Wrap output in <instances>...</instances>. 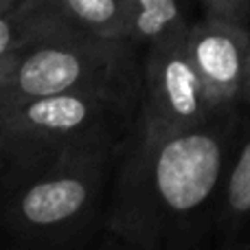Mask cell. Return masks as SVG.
Here are the masks:
<instances>
[{"label": "cell", "mask_w": 250, "mask_h": 250, "mask_svg": "<svg viewBox=\"0 0 250 250\" xmlns=\"http://www.w3.org/2000/svg\"><path fill=\"white\" fill-rule=\"evenodd\" d=\"M213 246L250 250V108H239L233 149L222 178Z\"/></svg>", "instance_id": "cell-7"}, {"label": "cell", "mask_w": 250, "mask_h": 250, "mask_svg": "<svg viewBox=\"0 0 250 250\" xmlns=\"http://www.w3.org/2000/svg\"><path fill=\"white\" fill-rule=\"evenodd\" d=\"M60 2L82 29L99 38L127 40V24L121 0H60Z\"/></svg>", "instance_id": "cell-10"}, {"label": "cell", "mask_w": 250, "mask_h": 250, "mask_svg": "<svg viewBox=\"0 0 250 250\" xmlns=\"http://www.w3.org/2000/svg\"><path fill=\"white\" fill-rule=\"evenodd\" d=\"M77 29L60 0H20L0 11V60Z\"/></svg>", "instance_id": "cell-8"}, {"label": "cell", "mask_w": 250, "mask_h": 250, "mask_svg": "<svg viewBox=\"0 0 250 250\" xmlns=\"http://www.w3.org/2000/svg\"><path fill=\"white\" fill-rule=\"evenodd\" d=\"M42 154L40 147L24 143L22 138L4 132L0 127V207L7 200L11 187L20 178V173Z\"/></svg>", "instance_id": "cell-11"}, {"label": "cell", "mask_w": 250, "mask_h": 250, "mask_svg": "<svg viewBox=\"0 0 250 250\" xmlns=\"http://www.w3.org/2000/svg\"><path fill=\"white\" fill-rule=\"evenodd\" d=\"M250 26L200 16L185 35L187 53L217 108L239 105Z\"/></svg>", "instance_id": "cell-6"}, {"label": "cell", "mask_w": 250, "mask_h": 250, "mask_svg": "<svg viewBox=\"0 0 250 250\" xmlns=\"http://www.w3.org/2000/svg\"><path fill=\"white\" fill-rule=\"evenodd\" d=\"M141 97L70 90L0 110V127L44 151L121 147L138 114Z\"/></svg>", "instance_id": "cell-4"}, {"label": "cell", "mask_w": 250, "mask_h": 250, "mask_svg": "<svg viewBox=\"0 0 250 250\" xmlns=\"http://www.w3.org/2000/svg\"><path fill=\"white\" fill-rule=\"evenodd\" d=\"M16 2H20V0H0V11H2V9H9L11 4H16Z\"/></svg>", "instance_id": "cell-15"}, {"label": "cell", "mask_w": 250, "mask_h": 250, "mask_svg": "<svg viewBox=\"0 0 250 250\" xmlns=\"http://www.w3.org/2000/svg\"><path fill=\"white\" fill-rule=\"evenodd\" d=\"M239 105H244V108H250V35H248L246 57H244V75H242V92H239Z\"/></svg>", "instance_id": "cell-13"}, {"label": "cell", "mask_w": 250, "mask_h": 250, "mask_svg": "<svg viewBox=\"0 0 250 250\" xmlns=\"http://www.w3.org/2000/svg\"><path fill=\"white\" fill-rule=\"evenodd\" d=\"M202 16L250 26V0H200Z\"/></svg>", "instance_id": "cell-12"}, {"label": "cell", "mask_w": 250, "mask_h": 250, "mask_svg": "<svg viewBox=\"0 0 250 250\" xmlns=\"http://www.w3.org/2000/svg\"><path fill=\"white\" fill-rule=\"evenodd\" d=\"M18 57V55H16ZM16 57H4V60H0V86L4 83V79L9 77V73H11L13 64H16Z\"/></svg>", "instance_id": "cell-14"}, {"label": "cell", "mask_w": 250, "mask_h": 250, "mask_svg": "<svg viewBox=\"0 0 250 250\" xmlns=\"http://www.w3.org/2000/svg\"><path fill=\"white\" fill-rule=\"evenodd\" d=\"M121 147L42 151L0 207V230L22 248H83L104 235Z\"/></svg>", "instance_id": "cell-2"}, {"label": "cell", "mask_w": 250, "mask_h": 250, "mask_svg": "<svg viewBox=\"0 0 250 250\" xmlns=\"http://www.w3.org/2000/svg\"><path fill=\"white\" fill-rule=\"evenodd\" d=\"M239 108H222L207 123L180 132H156L134 121L114 165L105 242L132 250L213 246Z\"/></svg>", "instance_id": "cell-1"}, {"label": "cell", "mask_w": 250, "mask_h": 250, "mask_svg": "<svg viewBox=\"0 0 250 250\" xmlns=\"http://www.w3.org/2000/svg\"><path fill=\"white\" fill-rule=\"evenodd\" d=\"M143 51L127 40L77 29L44 40L16 57L0 86V110L35 97L70 90H104L141 97Z\"/></svg>", "instance_id": "cell-3"}, {"label": "cell", "mask_w": 250, "mask_h": 250, "mask_svg": "<svg viewBox=\"0 0 250 250\" xmlns=\"http://www.w3.org/2000/svg\"><path fill=\"white\" fill-rule=\"evenodd\" d=\"M127 40L141 51L167 40L185 38L191 18L182 0H121Z\"/></svg>", "instance_id": "cell-9"}, {"label": "cell", "mask_w": 250, "mask_h": 250, "mask_svg": "<svg viewBox=\"0 0 250 250\" xmlns=\"http://www.w3.org/2000/svg\"><path fill=\"white\" fill-rule=\"evenodd\" d=\"M220 110L191 64L185 38L143 51L136 123L156 132H180L207 123Z\"/></svg>", "instance_id": "cell-5"}]
</instances>
